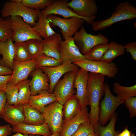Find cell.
<instances>
[{
	"instance_id": "17",
	"label": "cell",
	"mask_w": 136,
	"mask_h": 136,
	"mask_svg": "<svg viewBox=\"0 0 136 136\" xmlns=\"http://www.w3.org/2000/svg\"><path fill=\"white\" fill-rule=\"evenodd\" d=\"M1 118L13 127L24 123L22 105L6 104Z\"/></svg>"
},
{
	"instance_id": "37",
	"label": "cell",
	"mask_w": 136,
	"mask_h": 136,
	"mask_svg": "<svg viewBox=\"0 0 136 136\" xmlns=\"http://www.w3.org/2000/svg\"><path fill=\"white\" fill-rule=\"evenodd\" d=\"M18 88L17 86L13 85L9 83L5 90L7 103L9 105H18Z\"/></svg>"
},
{
	"instance_id": "2",
	"label": "cell",
	"mask_w": 136,
	"mask_h": 136,
	"mask_svg": "<svg viewBox=\"0 0 136 136\" xmlns=\"http://www.w3.org/2000/svg\"><path fill=\"white\" fill-rule=\"evenodd\" d=\"M136 17L135 7L128 2H122L117 5L109 18L93 22L91 24L92 28L94 31L102 30L118 22Z\"/></svg>"
},
{
	"instance_id": "11",
	"label": "cell",
	"mask_w": 136,
	"mask_h": 136,
	"mask_svg": "<svg viewBox=\"0 0 136 136\" xmlns=\"http://www.w3.org/2000/svg\"><path fill=\"white\" fill-rule=\"evenodd\" d=\"M77 72L71 71L66 73L54 87L53 93L56 96L57 101L63 105L74 93V81Z\"/></svg>"
},
{
	"instance_id": "24",
	"label": "cell",
	"mask_w": 136,
	"mask_h": 136,
	"mask_svg": "<svg viewBox=\"0 0 136 136\" xmlns=\"http://www.w3.org/2000/svg\"><path fill=\"white\" fill-rule=\"evenodd\" d=\"M82 109L76 94L72 95L66 101L63 105V122L73 118Z\"/></svg>"
},
{
	"instance_id": "9",
	"label": "cell",
	"mask_w": 136,
	"mask_h": 136,
	"mask_svg": "<svg viewBox=\"0 0 136 136\" xmlns=\"http://www.w3.org/2000/svg\"><path fill=\"white\" fill-rule=\"evenodd\" d=\"M73 63L89 73L100 74L110 78L115 77L119 70L117 65L112 62L93 61L85 59Z\"/></svg>"
},
{
	"instance_id": "20",
	"label": "cell",
	"mask_w": 136,
	"mask_h": 136,
	"mask_svg": "<svg viewBox=\"0 0 136 136\" xmlns=\"http://www.w3.org/2000/svg\"><path fill=\"white\" fill-rule=\"evenodd\" d=\"M62 40L61 35L56 33L43 39V53L57 59H60V44Z\"/></svg>"
},
{
	"instance_id": "18",
	"label": "cell",
	"mask_w": 136,
	"mask_h": 136,
	"mask_svg": "<svg viewBox=\"0 0 136 136\" xmlns=\"http://www.w3.org/2000/svg\"><path fill=\"white\" fill-rule=\"evenodd\" d=\"M67 0H55L52 4L41 11V13L47 16L51 14L59 15L63 18L76 17L85 19L75 14L67 6Z\"/></svg>"
},
{
	"instance_id": "23",
	"label": "cell",
	"mask_w": 136,
	"mask_h": 136,
	"mask_svg": "<svg viewBox=\"0 0 136 136\" xmlns=\"http://www.w3.org/2000/svg\"><path fill=\"white\" fill-rule=\"evenodd\" d=\"M15 54L14 44L11 38L4 42H0V54L2 57L1 65L13 70Z\"/></svg>"
},
{
	"instance_id": "38",
	"label": "cell",
	"mask_w": 136,
	"mask_h": 136,
	"mask_svg": "<svg viewBox=\"0 0 136 136\" xmlns=\"http://www.w3.org/2000/svg\"><path fill=\"white\" fill-rule=\"evenodd\" d=\"M94 131V127L89 121L82 124L71 136H87Z\"/></svg>"
},
{
	"instance_id": "35",
	"label": "cell",
	"mask_w": 136,
	"mask_h": 136,
	"mask_svg": "<svg viewBox=\"0 0 136 136\" xmlns=\"http://www.w3.org/2000/svg\"><path fill=\"white\" fill-rule=\"evenodd\" d=\"M13 34L10 18L0 17V42H5L11 38Z\"/></svg>"
},
{
	"instance_id": "42",
	"label": "cell",
	"mask_w": 136,
	"mask_h": 136,
	"mask_svg": "<svg viewBox=\"0 0 136 136\" xmlns=\"http://www.w3.org/2000/svg\"><path fill=\"white\" fill-rule=\"evenodd\" d=\"M12 128L8 124L0 126V136H8L12 132Z\"/></svg>"
},
{
	"instance_id": "3",
	"label": "cell",
	"mask_w": 136,
	"mask_h": 136,
	"mask_svg": "<svg viewBox=\"0 0 136 136\" xmlns=\"http://www.w3.org/2000/svg\"><path fill=\"white\" fill-rule=\"evenodd\" d=\"M41 13V11L30 8L21 3L15 0L6 2L1 11L2 17L3 18L9 16H19L32 27L35 25Z\"/></svg>"
},
{
	"instance_id": "28",
	"label": "cell",
	"mask_w": 136,
	"mask_h": 136,
	"mask_svg": "<svg viewBox=\"0 0 136 136\" xmlns=\"http://www.w3.org/2000/svg\"><path fill=\"white\" fill-rule=\"evenodd\" d=\"M124 45L112 41L109 43V47L101 61L108 63L112 62L116 57L124 54L125 51Z\"/></svg>"
},
{
	"instance_id": "13",
	"label": "cell",
	"mask_w": 136,
	"mask_h": 136,
	"mask_svg": "<svg viewBox=\"0 0 136 136\" xmlns=\"http://www.w3.org/2000/svg\"><path fill=\"white\" fill-rule=\"evenodd\" d=\"M40 68L48 77L50 82L48 92L53 93L54 87L64 74L71 71L77 72L79 67L73 63H63L55 67H43Z\"/></svg>"
},
{
	"instance_id": "29",
	"label": "cell",
	"mask_w": 136,
	"mask_h": 136,
	"mask_svg": "<svg viewBox=\"0 0 136 136\" xmlns=\"http://www.w3.org/2000/svg\"><path fill=\"white\" fill-rule=\"evenodd\" d=\"M113 89L122 103H124L126 100L130 97H136V84L126 87L121 85L117 82H115L113 85Z\"/></svg>"
},
{
	"instance_id": "25",
	"label": "cell",
	"mask_w": 136,
	"mask_h": 136,
	"mask_svg": "<svg viewBox=\"0 0 136 136\" xmlns=\"http://www.w3.org/2000/svg\"><path fill=\"white\" fill-rule=\"evenodd\" d=\"M22 105L25 123L39 125L45 123L43 115L39 111L28 103Z\"/></svg>"
},
{
	"instance_id": "46",
	"label": "cell",
	"mask_w": 136,
	"mask_h": 136,
	"mask_svg": "<svg viewBox=\"0 0 136 136\" xmlns=\"http://www.w3.org/2000/svg\"><path fill=\"white\" fill-rule=\"evenodd\" d=\"M34 135L32 134L25 135L19 132H17L11 136H34Z\"/></svg>"
},
{
	"instance_id": "39",
	"label": "cell",
	"mask_w": 136,
	"mask_h": 136,
	"mask_svg": "<svg viewBox=\"0 0 136 136\" xmlns=\"http://www.w3.org/2000/svg\"><path fill=\"white\" fill-rule=\"evenodd\" d=\"M125 107L130 113L129 118H131L136 116V97H131L125 101Z\"/></svg>"
},
{
	"instance_id": "19",
	"label": "cell",
	"mask_w": 136,
	"mask_h": 136,
	"mask_svg": "<svg viewBox=\"0 0 136 136\" xmlns=\"http://www.w3.org/2000/svg\"><path fill=\"white\" fill-rule=\"evenodd\" d=\"M32 72V78L29 84L31 95H36L43 90L48 91L49 80L46 74L40 68L35 69Z\"/></svg>"
},
{
	"instance_id": "12",
	"label": "cell",
	"mask_w": 136,
	"mask_h": 136,
	"mask_svg": "<svg viewBox=\"0 0 136 136\" xmlns=\"http://www.w3.org/2000/svg\"><path fill=\"white\" fill-rule=\"evenodd\" d=\"M60 54L62 64L73 63L86 59L75 44L73 37L61 41Z\"/></svg>"
},
{
	"instance_id": "4",
	"label": "cell",
	"mask_w": 136,
	"mask_h": 136,
	"mask_svg": "<svg viewBox=\"0 0 136 136\" xmlns=\"http://www.w3.org/2000/svg\"><path fill=\"white\" fill-rule=\"evenodd\" d=\"M104 98L99 103L98 122L102 126L105 125L115 113L119 106L122 103L117 96L112 93L108 84H104Z\"/></svg>"
},
{
	"instance_id": "26",
	"label": "cell",
	"mask_w": 136,
	"mask_h": 136,
	"mask_svg": "<svg viewBox=\"0 0 136 136\" xmlns=\"http://www.w3.org/2000/svg\"><path fill=\"white\" fill-rule=\"evenodd\" d=\"M32 27L44 39L56 33L51 26L47 16L41 13L38 16V22Z\"/></svg>"
},
{
	"instance_id": "10",
	"label": "cell",
	"mask_w": 136,
	"mask_h": 136,
	"mask_svg": "<svg viewBox=\"0 0 136 136\" xmlns=\"http://www.w3.org/2000/svg\"><path fill=\"white\" fill-rule=\"evenodd\" d=\"M67 5L75 14L84 18L86 23L91 24L94 21L98 12L95 0H72Z\"/></svg>"
},
{
	"instance_id": "30",
	"label": "cell",
	"mask_w": 136,
	"mask_h": 136,
	"mask_svg": "<svg viewBox=\"0 0 136 136\" xmlns=\"http://www.w3.org/2000/svg\"><path fill=\"white\" fill-rule=\"evenodd\" d=\"M29 82L30 80L27 79L21 81L17 85L19 89L18 99V105H22L28 103L31 95Z\"/></svg>"
},
{
	"instance_id": "47",
	"label": "cell",
	"mask_w": 136,
	"mask_h": 136,
	"mask_svg": "<svg viewBox=\"0 0 136 136\" xmlns=\"http://www.w3.org/2000/svg\"><path fill=\"white\" fill-rule=\"evenodd\" d=\"M34 136H41L40 135H35ZM48 136H60V132H57L53 134Z\"/></svg>"
},
{
	"instance_id": "34",
	"label": "cell",
	"mask_w": 136,
	"mask_h": 136,
	"mask_svg": "<svg viewBox=\"0 0 136 136\" xmlns=\"http://www.w3.org/2000/svg\"><path fill=\"white\" fill-rule=\"evenodd\" d=\"M61 64L60 59H57L43 53L36 59L35 69L43 67H55Z\"/></svg>"
},
{
	"instance_id": "7",
	"label": "cell",
	"mask_w": 136,
	"mask_h": 136,
	"mask_svg": "<svg viewBox=\"0 0 136 136\" xmlns=\"http://www.w3.org/2000/svg\"><path fill=\"white\" fill-rule=\"evenodd\" d=\"M47 17L51 27L57 26L61 29L60 32L64 40L72 37L85 22L84 19L76 17L64 19L53 14L49 15Z\"/></svg>"
},
{
	"instance_id": "16",
	"label": "cell",
	"mask_w": 136,
	"mask_h": 136,
	"mask_svg": "<svg viewBox=\"0 0 136 136\" xmlns=\"http://www.w3.org/2000/svg\"><path fill=\"white\" fill-rule=\"evenodd\" d=\"M89 121H90L89 114L86 107L82 108L73 118L63 122L60 136H71L82 124Z\"/></svg>"
},
{
	"instance_id": "1",
	"label": "cell",
	"mask_w": 136,
	"mask_h": 136,
	"mask_svg": "<svg viewBox=\"0 0 136 136\" xmlns=\"http://www.w3.org/2000/svg\"><path fill=\"white\" fill-rule=\"evenodd\" d=\"M105 76L89 73L87 85L88 105L90 106L89 118L94 127L98 122L100 101L104 94Z\"/></svg>"
},
{
	"instance_id": "48",
	"label": "cell",
	"mask_w": 136,
	"mask_h": 136,
	"mask_svg": "<svg viewBox=\"0 0 136 136\" xmlns=\"http://www.w3.org/2000/svg\"><path fill=\"white\" fill-rule=\"evenodd\" d=\"M87 136H97L96 133L94 131L91 133Z\"/></svg>"
},
{
	"instance_id": "21",
	"label": "cell",
	"mask_w": 136,
	"mask_h": 136,
	"mask_svg": "<svg viewBox=\"0 0 136 136\" xmlns=\"http://www.w3.org/2000/svg\"><path fill=\"white\" fill-rule=\"evenodd\" d=\"M12 132H19L25 135L32 134L43 136H48L52 134L48 126L45 123L39 125L23 123L13 127Z\"/></svg>"
},
{
	"instance_id": "33",
	"label": "cell",
	"mask_w": 136,
	"mask_h": 136,
	"mask_svg": "<svg viewBox=\"0 0 136 136\" xmlns=\"http://www.w3.org/2000/svg\"><path fill=\"white\" fill-rule=\"evenodd\" d=\"M15 54L14 61L21 62L32 59L26 48L24 42H15Z\"/></svg>"
},
{
	"instance_id": "40",
	"label": "cell",
	"mask_w": 136,
	"mask_h": 136,
	"mask_svg": "<svg viewBox=\"0 0 136 136\" xmlns=\"http://www.w3.org/2000/svg\"><path fill=\"white\" fill-rule=\"evenodd\" d=\"M124 46L125 50L131 54L132 59L136 61V42L134 41L130 42Z\"/></svg>"
},
{
	"instance_id": "44",
	"label": "cell",
	"mask_w": 136,
	"mask_h": 136,
	"mask_svg": "<svg viewBox=\"0 0 136 136\" xmlns=\"http://www.w3.org/2000/svg\"><path fill=\"white\" fill-rule=\"evenodd\" d=\"M1 59L0 57V75H12L13 71L3 66L1 63Z\"/></svg>"
},
{
	"instance_id": "15",
	"label": "cell",
	"mask_w": 136,
	"mask_h": 136,
	"mask_svg": "<svg viewBox=\"0 0 136 136\" xmlns=\"http://www.w3.org/2000/svg\"><path fill=\"white\" fill-rule=\"evenodd\" d=\"M89 73L81 68L79 69L74 81V88L76 89L77 96L82 108L88 105L87 85Z\"/></svg>"
},
{
	"instance_id": "8",
	"label": "cell",
	"mask_w": 136,
	"mask_h": 136,
	"mask_svg": "<svg viewBox=\"0 0 136 136\" xmlns=\"http://www.w3.org/2000/svg\"><path fill=\"white\" fill-rule=\"evenodd\" d=\"M63 105L57 101L45 107L42 114L52 134L60 132L63 123Z\"/></svg>"
},
{
	"instance_id": "41",
	"label": "cell",
	"mask_w": 136,
	"mask_h": 136,
	"mask_svg": "<svg viewBox=\"0 0 136 136\" xmlns=\"http://www.w3.org/2000/svg\"><path fill=\"white\" fill-rule=\"evenodd\" d=\"M12 75H0V90L5 91L7 86L11 77Z\"/></svg>"
},
{
	"instance_id": "6",
	"label": "cell",
	"mask_w": 136,
	"mask_h": 136,
	"mask_svg": "<svg viewBox=\"0 0 136 136\" xmlns=\"http://www.w3.org/2000/svg\"><path fill=\"white\" fill-rule=\"evenodd\" d=\"M74 36L73 37L74 42L81 53L84 55L96 45L106 44L109 41L108 38L101 33L96 35L88 33L83 26Z\"/></svg>"
},
{
	"instance_id": "43",
	"label": "cell",
	"mask_w": 136,
	"mask_h": 136,
	"mask_svg": "<svg viewBox=\"0 0 136 136\" xmlns=\"http://www.w3.org/2000/svg\"><path fill=\"white\" fill-rule=\"evenodd\" d=\"M7 103V98L5 91L0 90V118L4 108Z\"/></svg>"
},
{
	"instance_id": "31",
	"label": "cell",
	"mask_w": 136,
	"mask_h": 136,
	"mask_svg": "<svg viewBox=\"0 0 136 136\" xmlns=\"http://www.w3.org/2000/svg\"><path fill=\"white\" fill-rule=\"evenodd\" d=\"M24 44L32 59H36L43 54L42 40L32 39L24 42Z\"/></svg>"
},
{
	"instance_id": "5",
	"label": "cell",
	"mask_w": 136,
	"mask_h": 136,
	"mask_svg": "<svg viewBox=\"0 0 136 136\" xmlns=\"http://www.w3.org/2000/svg\"><path fill=\"white\" fill-rule=\"evenodd\" d=\"M11 27L13 31L11 37L15 42H24L32 39H43L39 34L31 25L18 16L10 17Z\"/></svg>"
},
{
	"instance_id": "32",
	"label": "cell",
	"mask_w": 136,
	"mask_h": 136,
	"mask_svg": "<svg viewBox=\"0 0 136 136\" xmlns=\"http://www.w3.org/2000/svg\"><path fill=\"white\" fill-rule=\"evenodd\" d=\"M109 47L108 43L98 45L84 55L86 59L89 60L93 61H101Z\"/></svg>"
},
{
	"instance_id": "22",
	"label": "cell",
	"mask_w": 136,
	"mask_h": 136,
	"mask_svg": "<svg viewBox=\"0 0 136 136\" xmlns=\"http://www.w3.org/2000/svg\"><path fill=\"white\" fill-rule=\"evenodd\" d=\"M56 101L57 98L54 93L43 90L36 95H31L28 103L42 114L45 106Z\"/></svg>"
},
{
	"instance_id": "45",
	"label": "cell",
	"mask_w": 136,
	"mask_h": 136,
	"mask_svg": "<svg viewBox=\"0 0 136 136\" xmlns=\"http://www.w3.org/2000/svg\"><path fill=\"white\" fill-rule=\"evenodd\" d=\"M128 127V126L125 127L124 130L119 133L117 136H131L132 131L129 130Z\"/></svg>"
},
{
	"instance_id": "27",
	"label": "cell",
	"mask_w": 136,
	"mask_h": 136,
	"mask_svg": "<svg viewBox=\"0 0 136 136\" xmlns=\"http://www.w3.org/2000/svg\"><path fill=\"white\" fill-rule=\"evenodd\" d=\"M117 114L115 113L106 126L101 125L98 122L94 126V131L97 136H117L120 132L115 130V126L117 121Z\"/></svg>"
},
{
	"instance_id": "14",
	"label": "cell",
	"mask_w": 136,
	"mask_h": 136,
	"mask_svg": "<svg viewBox=\"0 0 136 136\" xmlns=\"http://www.w3.org/2000/svg\"><path fill=\"white\" fill-rule=\"evenodd\" d=\"M36 59H32L26 61H14L13 73L9 83L16 86L21 81L27 79V77L35 69Z\"/></svg>"
},
{
	"instance_id": "36",
	"label": "cell",
	"mask_w": 136,
	"mask_h": 136,
	"mask_svg": "<svg viewBox=\"0 0 136 136\" xmlns=\"http://www.w3.org/2000/svg\"><path fill=\"white\" fill-rule=\"evenodd\" d=\"M22 3L25 6L37 10H44L47 7L53 4L54 0H15Z\"/></svg>"
},
{
	"instance_id": "49",
	"label": "cell",
	"mask_w": 136,
	"mask_h": 136,
	"mask_svg": "<svg viewBox=\"0 0 136 136\" xmlns=\"http://www.w3.org/2000/svg\"><path fill=\"white\" fill-rule=\"evenodd\" d=\"M131 136H135V134L134 133H131Z\"/></svg>"
}]
</instances>
